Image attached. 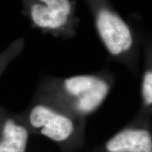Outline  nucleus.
Segmentation results:
<instances>
[{"mask_svg":"<svg viewBox=\"0 0 152 152\" xmlns=\"http://www.w3.org/2000/svg\"><path fill=\"white\" fill-rule=\"evenodd\" d=\"M62 89L72 101L74 109L87 115L102 105L109 94L110 85L99 76L80 75L64 80Z\"/></svg>","mask_w":152,"mask_h":152,"instance_id":"nucleus-1","label":"nucleus"},{"mask_svg":"<svg viewBox=\"0 0 152 152\" xmlns=\"http://www.w3.org/2000/svg\"><path fill=\"white\" fill-rule=\"evenodd\" d=\"M95 23L104 46L113 56H119L132 46L133 38L129 26L114 11L104 7L97 11Z\"/></svg>","mask_w":152,"mask_h":152,"instance_id":"nucleus-2","label":"nucleus"},{"mask_svg":"<svg viewBox=\"0 0 152 152\" xmlns=\"http://www.w3.org/2000/svg\"><path fill=\"white\" fill-rule=\"evenodd\" d=\"M29 122L42 135L56 142L66 141L75 131L74 122L69 115L45 104L32 109Z\"/></svg>","mask_w":152,"mask_h":152,"instance_id":"nucleus-3","label":"nucleus"},{"mask_svg":"<svg viewBox=\"0 0 152 152\" xmlns=\"http://www.w3.org/2000/svg\"><path fill=\"white\" fill-rule=\"evenodd\" d=\"M106 152H152L151 132L144 128L121 130L106 143Z\"/></svg>","mask_w":152,"mask_h":152,"instance_id":"nucleus-4","label":"nucleus"},{"mask_svg":"<svg viewBox=\"0 0 152 152\" xmlns=\"http://www.w3.org/2000/svg\"><path fill=\"white\" fill-rule=\"evenodd\" d=\"M29 138L28 129L12 119L6 121L0 138V152H26Z\"/></svg>","mask_w":152,"mask_h":152,"instance_id":"nucleus-5","label":"nucleus"},{"mask_svg":"<svg viewBox=\"0 0 152 152\" xmlns=\"http://www.w3.org/2000/svg\"><path fill=\"white\" fill-rule=\"evenodd\" d=\"M29 15L36 27L54 31L66 27L71 21V17L49 10L45 5L36 1L29 7Z\"/></svg>","mask_w":152,"mask_h":152,"instance_id":"nucleus-6","label":"nucleus"},{"mask_svg":"<svg viewBox=\"0 0 152 152\" xmlns=\"http://www.w3.org/2000/svg\"><path fill=\"white\" fill-rule=\"evenodd\" d=\"M45 5L49 10L71 17L73 16L74 5L72 0H35Z\"/></svg>","mask_w":152,"mask_h":152,"instance_id":"nucleus-7","label":"nucleus"},{"mask_svg":"<svg viewBox=\"0 0 152 152\" xmlns=\"http://www.w3.org/2000/svg\"><path fill=\"white\" fill-rule=\"evenodd\" d=\"M142 96L147 106L152 104V71L147 70L144 73L142 83Z\"/></svg>","mask_w":152,"mask_h":152,"instance_id":"nucleus-8","label":"nucleus"}]
</instances>
